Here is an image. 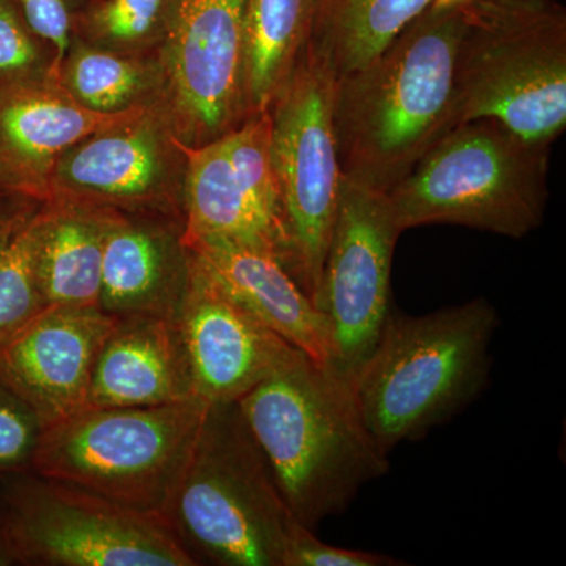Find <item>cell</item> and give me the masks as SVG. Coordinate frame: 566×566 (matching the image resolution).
<instances>
[{
  "label": "cell",
  "instance_id": "484cf974",
  "mask_svg": "<svg viewBox=\"0 0 566 566\" xmlns=\"http://www.w3.org/2000/svg\"><path fill=\"white\" fill-rule=\"evenodd\" d=\"M14 0H0V91L51 76L50 55Z\"/></svg>",
  "mask_w": 566,
  "mask_h": 566
},
{
  "label": "cell",
  "instance_id": "8992f818",
  "mask_svg": "<svg viewBox=\"0 0 566 566\" xmlns=\"http://www.w3.org/2000/svg\"><path fill=\"white\" fill-rule=\"evenodd\" d=\"M549 153L494 118L460 123L387 192L395 222L401 233L453 223L521 240L545 219Z\"/></svg>",
  "mask_w": 566,
  "mask_h": 566
},
{
  "label": "cell",
  "instance_id": "cb8c5ba5",
  "mask_svg": "<svg viewBox=\"0 0 566 566\" xmlns=\"http://www.w3.org/2000/svg\"><path fill=\"white\" fill-rule=\"evenodd\" d=\"M44 207L36 205L0 240V345L48 308L36 270Z\"/></svg>",
  "mask_w": 566,
  "mask_h": 566
},
{
  "label": "cell",
  "instance_id": "9a60e30c",
  "mask_svg": "<svg viewBox=\"0 0 566 566\" xmlns=\"http://www.w3.org/2000/svg\"><path fill=\"white\" fill-rule=\"evenodd\" d=\"M193 262L227 296L324 368L334 367L329 322L274 253L223 238L185 241Z\"/></svg>",
  "mask_w": 566,
  "mask_h": 566
},
{
  "label": "cell",
  "instance_id": "7c38bea8",
  "mask_svg": "<svg viewBox=\"0 0 566 566\" xmlns=\"http://www.w3.org/2000/svg\"><path fill=\"white\" fill-rule=\"evenodd\" d=\"M178 331L193 394L205 403H232L300 352L216 285L192 260Z\"/></svg>",
  "mask_w": 566,
  "mask_h": 566
},
{
  "label": "cell",
  "instance_id": "5bb4252c",
  "mask_svg": "<svg viewBox=\"0 0 566 566\" xmlns=\"http://www.w3.org/2000/svg\"><path fill=\"white\" fill-rule=\"evenodd\" d=\"M144 109L96 114L82 107L61 81L46 77L0 91V189L43 199L63 153Z\"/></svg>",
  "mask_w": 566,
  "mask_h": 566
},
{
  "label": "cell",
  "instance_id": "ba28073f",
  "mask_svg": "<svg viewBox=\"0 0 566 566\" xmlns=\"http://www.w3.org/2000/svg\"><path fill=\"white\" fill-rule=\"evenodd\" d=\"M13 565L197 566L169 521L32 471L0 479Z\"/></svg>",
  "mask_w": 566,
  "mask_h": 566
},
{
  "label": "cell",
  "instance_id": "44dd1931",
  "mask_svg": "<svg viewBox=\"0 0 566 566\" xmlns=\"http://www.w3.org/2000/svg\"><path fill=\"white\" fill-rule=\"evenodd\" d=\"M431 7V0H312L307 44L337 80L363 69Z\"/></svg>",
  "mask_w": 566,
  "mask_h": 566
},
{
  "label": "cell",
  "instance_id": "4fadbf2b",
  "mask_svg": "<svg viewBox=\"0 0 566 566\" xmlns=\"http://www.w3.org/2000/svg\"><path fill=\"white\" fill-rule=\"evenodd\" d=\"M115 319L99 307H50L0 345V378L43 428L87 408L93 367Z\"/></svg>",
  "mask_w": 566,
  "mask_h": 566
},
{
  "label": "cell",
  "instance_id": "30bf717a",
  "mask_svg": "<svg viewBox=\"0 0 566 566\" xmlns=\"http://www.w3.org/2000/svg\"><path fill=\"white\" fill-rule=\"evenodd\" d=\"M400 234L387 193L344 178L316 307L333 334V371L348 381L392 312L390 275Z\"/></svg>",
  "mask_w": 566,
  "mask_h": 566
},
{
  "label": "cell",
  "instance_id": "52a82bcc",
  "mask_svg": "<svg viewBox=\"0 0 566 566\" xmlns=\"http://www.w3.org/2000/svg\"><path fill=\"white\" fill-rule=\"evenodd\" d=\"M208 406H87L44 428L31 471L166 517Z\"/></svg>",
  "mask_w": 566,
  "mask_h": 566
},
{
  "label": "cell",
  "instance_id": "603a6c76",
  "mask_svg": "<svg viewBox=\"0 0 566 566\" xmlns=\"http://www.w3.org/2000/svg\"><path fill=\"white\" fill-rule=\"evenodd\" d=\"M63 61V88L96 114L139 109L142 98L155 87V71L148 63L95 44L71 41Z\"/></svg>",
  "mask_w": 566,
  "mask_h": 566
},
{
  "label": "cell",
  "instance_id": "83f0119b",
  "mask_svg": "<svg viewBox=\"0 0 566 566\" xmlns=\"http://www.w3.org/2000/svg\"><path fill=\"white\" fill-rule=\"evenodd\" d=\"M406 565L398 558L367 551L346 549L327 545L316 538L314 531L294 524L286 546L283 566H398Z\"/></svg>",
  "mask_w": 566,
  "mask_h": 566
},
{
  "label": "cell",
  "instance_id": "8fae6325",
  "mask_svg": "<svg viewBox=\"0 0 566 566\" xmlns=\"http://www.w3.org/2000/svg\"><path fill=\"white\" fill-rule=\"evenodd\" d=\"M245 0H170L163 69L186 147L218 139L248 118Z\"/></svg>",
  "mask_w": 566,
  "mask_h": 566
},
{
  "label": "cell",
  "instance_id": "5b68a950",
  "mask_svg": "<svg viewBox=\"0 0 566 566\" xmlns=\"http://www.w3.org/2000/svg\"><path fill=\"white\" fill-rule=\"evenodd\" d=\"M458 46V125L494 118L532 144L566 128V10L557 0H471Z\"/></svg>",
  "mask_w": 566,
  "mask_h": 566
},
{
  "label": "cell",
  "instance_id": "277c9868",
  "mask_svg": "<svg viewBox=\"0 0 566 566\" xmlns=\"http://www.w3.org/2000/svg\"><path fill=\"white\" fill-rule=\"evenodd\" d=\"M166 520L199 565L283 566L297 521L237 401L208 406Z\"/></svg>",
  "mask_w": 566,
  "mask_h": 566
},
{
  "label": "cell",
  "instance_id": "ffe728a7",
  "mask_svg": "<svg viewBox=\"0 0 566 566\" xmlns=\"http://www.w3.org/2000/svg\"><path fill=\"white\" fill-rule=\"evenodd\" d=\"M103 211L59 202L44 207L36 270L46 307H99Z\"/></svg>",
  "mask_w": 566,
  "mask_h": 566
},
{
  "label": "cell",
  "instance_id": "6da1fadb",
  "mask_svg": "<svg viewBox=\"0 0 566 566\" xmlns=\"http://www.w3.org/2000/svg\"><path fill=\"white\" fill-rule=\"evenodd\" d=\"M463 9L423 11L385 52L337 80L333 123L345 180L387 193L458 126Z\"/></svg>",
  "mask_w": 566,
  "mask_h": 566
},
{
  "label": "cell",
  "instance_id": "f1b7e54d",
  "mask_svg": "<svg viewBox=\"0 0 566 566\" xmlns=\"http://www.w3.org/2000/svg\"><path fill=\"white\" fill-rule=\"evenodd\" d=\"M22 20L41 41L55 51V63L63 62L71 46L73 17L70 0H14Z\"/></svg>",
  "mask_w": 566,
  "mask_h": 566
},
{
  "label": "cell",
  "instance_id": "ac0fdd59",
  "mask_svg": "<svg viewBox=\"0 0 566 566\" xmlns=\"http://www.w3.org/2000/svg\"><path fill=\"white\" fill-rule=\"evenodd\" d=\"M197 398L172 319H115L93 367L88 406H155Z\"/></svg>",
  "mask_w": 566,
  "mask_h": 566
},
{
  "label": "cell",
  "instance_id": "d6986e66",
  "mask_svg": "<svg viewBox=\"0 0 566 566\" xmlns=\"http://www.w3.org/2000/svg\"><path fill=\"white\" fill-rule=\"evenodd\" d=\"M182 240L223 238L286 262L283 223L234 169L222 137L186 147Z\"/></svg>",
  "mask_w": 566,
  "mask_h": 566
},
{
  "label": "cell",
  "instance_id": "7a4b0ae2",
  "mask_svg": "<svg viewBox=\"0 0 566 566\" xmlns=\"http://www.w3.org/2000/svg\"><path fill=\"white\" fill-rule=\"evenodd\" d=\"M297 523L318 527L389 472L352 381L303 352L237 401Z\"/></svg>",
  "mask_w": 566,
  "mask_h": 566
},
{
  "label": "cell",
  "instance_id": "2e32d148",
  "mask_svg": "<svg viewBox=\"0 0 566 566\" xmlns=\"http://www.w3.org/2000/svg\"><path fill=\"white\" fill-rule=\"evenodd\" d=\"M99 308L122 316L177 319L192 274L182 227L104 208Z\"/></svg>",
  "mask_w": 566,
  "mask_h": 566
},
{
  "label": "cell",
  "instance_id": "3957f363",
  "mask_svg": "<svg viewBox=\"0 0 566 566\" xmlns=\"http://www.w3.org/2000/svg\"><path fill=\"white\" fill-rule=\"evenodd\" d=\"M499 323L485 297L420 316L392 308L352 379L357 408L382 452L422 438L483 392Z\"/></svg>",
  "mask_w": 566,
  "mask_h": 566
},
{
  "label": "cell",
  "instance_id": "9c48e42d",
  "mask_svg": "<svg viewBox=\"0 0 566 566\" xmlns=\"http://www.w3.org/2000/svg\"><path fill=\"white\" fill-rule=\"evenodd\" d=\"M335 84L329 63L305 43L268 109L286 234L285 268L315 305L344 181L333 123Z\"/></svg>",
  "mask_w": 566,
  "mask_h": 566
},
{
  "label": "cell",
  "instance_id": "4dcf8cb0",
  "mask_svg": "<svg viewBox=\"0 0 566 566\" xmlns=\"http://www.w3.org/2000/svg\"><path fill=\"white\" fill-rule=\"evenodd\" d=\"M13 565L9 545H7L6 532H3L2 513H0V566Z\"/></svg>",
  "mask_w": 566,
  "mask_h": 566
},
{
  "label": "cell",
  "instance_id": "f546056e",
  "mask_svg": "<svg viewBox=\"0 0 566 566\" xmlns=\"http://www.w3.org/2000/svg\"><path fill=\"white\" fill-rule=\"evenodd\" d=\"M39 203L35 197L0 189V240Z\"/></svg>",
  "mask_w": 566,
  "mask_h": 566
},
{
  "label": "cell",
  "instance_id": "1f68e13d",
  "mask_svg": "<svg viewBox=\"0 0 566 566\" xmlns=\"http://www.w3.org/2000/svg\"><path fill=\"white\" fill-rule=\"evenodd\" d=\"M471 2V0H431V7L434 9H458V7H463L465 3Z\"/></svg>",
  "mask_w": 566,
  "mask_h": 566
},
{
  "label": "cell",
  "instance_id": "d6a6232c",
  "mask_svg": "<svg viewBox=\"0 0 566 566\" xmlns=\"http://www.w3.org/2000/svg\"><path fill=\"white\" fill-rule=\"evenodd\" d=\"M0 479H2V475H0Z\"/></svg>",
  "mask_w": 566,
  "mask_h": 566
},
{
  "label": "cell",
  "instance_id": "e0dca14e",
  "mask_svg": "<svg viewBox=\"0 0 566 566\" xmlns=\"http://www.w3.org/2000/svg\"><path fill=\"white\" fill-rule=\"evenodd\" d=\"M167 145L147 112L85 137L54 164L50 193L62 202L158 208L167 193Z\"/></svg>",
  "mask_w": 566,
  "mask_h": 566
},
{
  "label": "cell",
  "instance_id": "d4e9b609",
  "mask_svg": "<svg viewBox=\"0 0 566 566\" xmlns=\"http://www.w3.org/2000/svg\"><path fill=\"white\" fill-rule=\"evenodd\" d=\"M170 0H102L84 17L87 43L123 52L163 40Z\"/></svg>",
  "mask_w": 566,
  "mask_h": 566
},
{
  "label": "cell",
  "instance_id": "4316f807",
  "mask_svg": "<svg viewBox=\"0 0 566 566\" xmlns=\"http://www.w3.org/2000/svg\"><path fill=\"white\" fill-rule=\"evenodd\" d=\"M43 430L31 406L0 378V475L31 471Z\"/></svg>",
  "mask_w": 566,
  "mask_h": 566
},
{
  "label": "cell",
  "instance_id": "7402d4cb",
  "mask_svg": "<svg viewBox=\"0 0 566 566\" xmlns=\"http://www.w3.org/2000/svg\"><path fill=\"white\" fill-rule=\"evenodd\" d=\"M311 21L312 0H245L248 117L270 109L307 43Z\"/></svg>",
  "mask_w": 566,
  "mask_h": 566
}]
</instances>
